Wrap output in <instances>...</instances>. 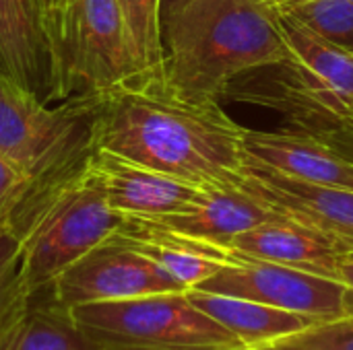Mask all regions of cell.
<instances>
[{
	"label": "cell",
	"mask_w": 353,
	"mask_h": 350,
	"mask_svg": "<svg viewBox=\"0 0 353 350\" xmlns=\"http://www.w3.org/2000/svg\"><path fill=\"white\" fill-rule=\"evenodd\" d=\"M186 295L196 309H201L211 320L228 328L234 336H238L244 342V347L248 350L256 349L265 342L302 332L323 322L312 316L277 309L259 301L207 293L199 289H188Z\"/></svg>",
	"instance_id": "16"
},
{
	"label": "cell",
	"mask_w": 353,
	"mask_h": 350,
	"mask_svg": "<svg viewBox=\"0 0 353 350\" xmlns=\"http://www.w3.org/2000/svg\"><path fill=\"white\" fill-rule=\"evenodd\" d=\"M118 4L141 78L139 89H165V50L159 0H118Z\"/></svg>",
	"instance_id": "18"
},
{
	"label": "cell",
	"mask_w": 353,
	"mask_h": 350,
	"mask_svg": "<svg viewBox=\"0 0 353 350\" xmlns=\"http://www.w3.org/2000/svg\"><path fill=\"white\" fill-rule=\"evenodd\" d=\"M337 281L345 285V293H343V309L345 316H353V260L352 258H343V262L339 264V274Z\"/></svg>",
	"instance_id": "24"
},
{
	"label": "cell",
	"mask_w": 353,
	"mask_h": 350,
	"mask_svg": "<svg viewBox=\"0 0 353 350\" xmlns=\"http://www.w3.org/2000/svg\"><path fill=\"white\" fill-rule=\"evenodd\" d=\"M242 190L283 217L308 225L353 252V192L316 186L244 155Z\"/></svg>",
	"instance_id": "9"
},
{
	"label": "cell",
	"mask_w": 353,
	"mask_h": 350,
	"mask_svg": "<svg viewBox=\"0 0 353 350\" xmlns=\"http://www.w3.org/2000/svg\"><path fill=\"white\" fill-rule=\"evenodd\" d=\"M304 25L353 52V0H302L288 8Z\"/></svg>",
	"instance_id": "19"
},
{
	"label": "cell",
	"mask_w": 353,
	"mask_h": 350,
	"mask_svg": "<svg viewBox=\"0 0 353 350\" xmlns=\"http://www.w3.org/2000/svg\"><path fill=\"white\" fill-rule=\"evenodd\" d=\"M165 91L213 103L248 70L292 58L271 10L259 0H190L163 29Z\"/></svg>",
	"instance_id": "2"
},
{
	"label": "cell",
	"mask_w": 353,
	"mask_h": 350,
	"mask_svg": "<svg viewBox=\"0 0 353 350\" xmlns=\"http://www.w3.org/2000/svg\"><path fill=\"white\" fill-rule=\"evenodd\" d=\"M95 146L203 190L240 188L244 179V126L217 101L188 103L165 89L99 97Z\"/></svg>",
	"instance_id": "1"
},
{
	"label": "cell",
	"mask_w": 353,
	"mask_h": 350,
	"mask_svg": "<svg viewBox=\"0 0 353 350\" xmlns=\"http://www.w3.org/2000/svg\"><path fill=\"white\" fill-rule=\"evenodd\" d=\"M64 66L72 95L141 87L118 0H70Z\"/></svg>",
	"instance_id": "6"
},
{
	"label": "cell",
	"mask_w": 353,
	"mask_h": 350,
	"mask_svg": "<svg viewBox=\"0 0 353 350\" xmlns=\"http://www.w3.org/2000/svg\"><path fill=\"white\" fill-rule=\"evenodd\" d=\"M347 258H352V260H353V252H352V254H347Z\"/></svg>",
	"instance_id": "27"
},
{
	"label": "cell",
	"mask_w": 353,
	"mask_h": 350,
	"mask_svg": "<svg viewBox=\"0 0 353 350\" xmlns=\"http://www.w3.org/2000/svg\"><path fill=\"white\" fill-rule=\"evenodd\" d=\"M43 31L56 52V58L60 62V68L66 78V66H64V43H66V19H68V6L70 0H35ZM68 85V78H66ZM70 89V87H68ZM72 95V93H70Z\"/></svg>",
	"instance_id": "22"
},
{
	"label": "cell",
	"mask_w": 353,
	"mask_h": 350,
	"mask_svg": "<svg viewBox=\"0 0 353 350\" xmlns=\"http://www.w3.org/2000/svg\"><path fill=\"white\" fill-rule=\"evenodd\" d=\"M252 350H353V316L319 322Z\"/></svg>",
	"instance_id": "20"
},
{
	"label": "cell",
	"mask_w": 353,
	"mask_h": 350,
	"mask_svg": "<svg viewBox=\"0 0 353 350\" xmlns=\"http://www.w3.org/2000/svg\"><path fill=\"white\" fill-rule=\"evenodd\" d=\"M244 151L285 175L353 192V159L323 140L292 132L244 128Z\"/></svg>",
	"instance_id": "14"
},
{
	"label": "cell",
	"mask_w": 353,
	"mask_h": 350,
	"mask_svg": "<svg viewBox=\"0 0 353 350\" xmlns=\"http://www.w3.org/2000/svg\"><path fill=\"white\" fill-rule=\"evenodd\" d=\"M29 190V179L0 155V227H6Z\"/></svg>",
	"instance_id": "23"
},
{
	"label": "cell",
	"mask_w": 353,
	"mask_h": 350,
	"mask_svg": "<svg viewBox=\"0 0 353 350\" xmlns=\"http://www.w3.org/2000/svg\"><path fill=\"white\" fill-rule=\"evenodd\" d=\"M0 350H101L48 289L29 295L0 320Z\"/></svg>",
	"instance_id": "15"
},
{
	"label": "cell",
	"mask_w": 353,
	"mask_h": 350,
	"mask_svg": "<svg viewBox=\"0 0 353 350\" xmlns=\"http://www.w3.org/2000/svg\"><path fill=\"white\" fill-rule=\"evenodd\" d=\"M335 109H337V116L341 118V122L345 124V128L350 130V134H353V103L339 105V107H335Z\"/></svg>",
	"instance_id": "26"
},
{
	"label": "cell",
	"mask_w": 353,
	"mask_h": 350,
	"mask_svg": "<svg viewBox=\"0 0 353 350\" xmlns=\"http://www.w3.org/2000/svg\"><path fill=\"white\" fill-rule=\"evenodd\" d=\"M68 314L101 350H248L186 291L87 303Z\"/></svg>",
	"instance_id": "5"
},
{
	"label": "cell",
	"mask_w": 353,
	"mask_h": 350,
	"mask_svg": "<svg viewBox=\"0 0 353 350\" xmlns=\"http://www.w3.org/2000/svg\"><path fill=\"white\" fill-rule=\"evenodd\" d=\"M85 171L103 192L110 206L124 217L151 219L182 212L196 204L207 192L97 146Z\"/></svg>",
	"instance_id": "11"
},
{
	"label": "cell",
	"mask_w": 353,
	"mask_h": 350,
	"mask_svg": "<svg viewBox=\"0 0 353 350\" xmlns=\"http://www.w3.org/2000/svg\"><path fill=\"white\" fill-rule=\"evenodd\" d=\"M33 291L23 281L21 241L6 225L0 227V320L14 311Z\"/></svg>",
	"instance_id": "21"
},
{
	"label": "cell",
	"mask_w": 353,
	"mask_h": 350,
	"mask_svg": "<svg viewBox=\"0 0 353 350\" xmlns=\"http://www.w3.org/2000/svg\"><path fill=\"white\" fill-rule=\"evenodd\" d=\"M48 291L60 307L72 309L87 303L180 293L188 289L155 260L112 235L68 266Z\"/></svg>",
	"instance_id": "8"
},
{
	"label": "cell",
	"mask_w": 353,
	"mask_h": 350,
	"mask_svg": "<svg viewBox=\"0 0 353 350\" xmlns=\"http://www.w3.org/2000/svg\"><path fill=\"white\" fill-rule=\"evenodd\" d=\"M0 76L43 101L72 97L35 0H0Z\"/></svg>",
	"instance_id": "10"
},
{
	"label": "cell",
	"mask_w": 353,
	"mask_h": 350,
	"mask_svg": "<svg viewBox=\"0 0 353 350\" xmlns=\"http://www.w3.org/2000/svg\"><path fill=\"white\" fill-rule=\"evenodd\" d=\"M292 58L339 105L353 103V52L323 37L292 12L271 10Z\"/></svg>",
	"instance_id": "17"
},
{
	"label": "cell",
	"mask_w": 353,
	"mask_h": 350,
	"mask_svg": "<svg viewBox=\"0 0 353 350\" xmlns=\"http://www.w3.org/2000/svg\"><path fill=\"white\" fill-rule=\"evenodd\" d=\"M230 250L244 256L314 272L337 281L339 264L350 254L333 237L290 217L261 223L234 237Z\"/></svg>",
	"instance_id": "12"
},
{
	"label": "cell",
	"mask_w": 353,
	"mask_h": 350,
	"mask_svg": "<svg viewBox=\"0 0 353 350\" xmlns=\"http://www.w3.org/2000/svg\"><path fill=\"white\" fill-rule=\"evenodd\" d=\"M281 217L283 215L242 188H213L207 190L196 204L182 212L141 221L182 237L230 248L236 235Z\"/></svg>",
	"instance_id": "13"
},
{
	"label": "cell",
	"mask_w": 353,
	"mask_h": 350,
	"mask_svg": "<svg viewBox=\"0 0 353 350\" xmlns=\"http://www.w3.org/2000/svg\"><path fill=\"white\" fill-rule=\"evenodd\" d=\"M190 0H159V21H161V35L163 29L172 23V19L188 4Z\"/></svg>",
	"instance_id": "25"
},
{
	"label": "cell",
	"mask_w": 353,
	"mask_h": 350,
	"mask_svg": "<svg viewBox=\"0 0 353 350\" xmlns=\"http://www.w3.org/2000/svg\"><path fill=\"white\" fill-rule=\"evenodd\" d=\"M97 107L99 95L52 103L0 76V155L29 179L27 194L48 190L87 165Z\"/></svg>",
	"instance_id": "4"
},
{
	"label": "cell",
	"mask_w": 353,
	"mask_h": 350,
	"mask_svg": "<svg viewBox=\"0 0 353 350\" xmlns=\"http://www.w3.org/2000/svg\"><path fill=\"white\" fill-rule=\"evenodd\" d=\"M85 167L68 179L27 194L8 221L21 241L23 281L48 289L68 266L108 241L124 225Z\"/></svg>",
	"instance_id": "3"
},
{
	"label": "cell",
	"mask_w": 353,
	"mask_h": 350,
	"mask_svg": "<svg viewBox=\"0 0 353 350\" xmlns=\"http://www.w3.org/2000/svg\"><path fill=\"white\" fill-rule=\"evenodd\" d=\"M234 260L194 289L259 301L277 309L312 316L319 320L343 318L345 285L314 272L256 260L236 250Z\"/></svg>",
	"instance_id": "7"
}]
</instances>
